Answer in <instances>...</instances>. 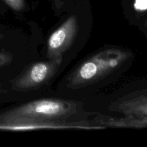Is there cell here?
I'll return each instance as SVG.
<instances>
[{"mask_svg":"<svg viewBox=\"0 0 147 147\" xmlns=\"http://www.w3.org/2000/svg\"><path fill=\"white\" fill-rule=\"evenodd\" d=\"M131 53L120 48H109L96 53L79 65L70 75L67 87L78 89L95 83L121 66Z\"/></svg>","mask_w":147,"mask_h":147,"instance_id":"cell-1","label":"cell"},{"mask_svg":"<svg viewBox=\"0 0 147 147\" xmlns=\"http://www.w3.org/2000/svg\"><path fill=\"white\" fill-rule=\"evenodd\" d=\"M78 105L71 100L42 98L11 109L0 114V119H27L45 121H60L78 112Z\"/></svg>","mask_w":147,"mask_h":147,"instance_id":"cell-2","label":"cell"},{"mask_svg":"<svg viewBox=\"0 0 147 147\" xmlns=\"http://www.w3.org/2000/svg\"><path fill=\"white\" fill-rule=\"evenodd\" d=\"M63 62V57L49 59L47 61L33 63L22 76L14 80L11 88L14 90H30L42 86L54 76Z\"/></svg>","mask_w":147,"mask_h":147,"instance_id":"cell-3","label":"cell"},{"mask_svg":"<svg viewBox=\"0 0 147 147\" xmlns=\"http://www.w3.org/2000/svg\"><path fill=\"white\" fill-rule=\"evenodd\" d=\"M106 129L101 126H93L86 122L45 121L27 119H0V131H24L40 129H83L96 130Z\"/></svg>","mask_w":147,"mask_h":147,"instance_id":"cell-4","label":"cell"},{"mask_svg":"<svg viewBox=\"0 0 147 147\" xmlns=\"http://www.w3.org/2000/svg\"><path fill=\"white\" fill-rule=\"evenodd\" d=\"M77 30V18L74 15L70 16L49 37L47 42V58L63 57V55L74 40Z\"/></svg>","mask_w":147,"mask_h":147,"instance_id":"cell-5","label":"cell"},{"mask_svg":"<svg viewBox=\"0 0 147 147\" xmlns=\"http://www.w3.org/2000/svg\"><path fill=\"white\" fill-rule=\"evenodd\" d=\"M116 110L125 116H147V86L134 90L119 100Z\"/></svg>","mask_w":147,"mask_h":147,"instance_id":"cell-6","label":"cell"},{"mask_svg":"<svg viewBox=\"0 0 147 147\" xmlns=\"http://www.w3.org/2000/svg\"><path fill=\"white\" fill-rule=\"evenodd\" d=\"M98 124L103 127L133 128L144 129L147 128V116H125L122 118L103 117L98 121Z\"/></svg>","mask_w":147,"mask_h":147,"instance_id":"cell-7","label":"cell"},{"mask_svg":"<svg viewBox=\"0 0 147 147\" xmlns=\"http://www.w3.org/2000/svg\"><path fill=\"white\" fill-rule=\"evenodd\" d=\"M13 55L8 52H0V67H4L12 62Z\"/></svg>","mask_w":147,"mask_h":147,"instance_id":"cell-8","label":"cell"},{"mask_svg":"<svg viewBox=\"0 0 147 147\" xmlns=\"http://www.w3.org/2000/svg\"><path fill=\"white\" fill-rule=\"evenodd\" d=\"M134 6L137 10H146L147 9V0H136Z\"/></svg>","mask_w":147,"mask_h":147,"instance_id":"cell-9","label":"cell"},{"mask_svg":"<svg viewBox=\"0 0 147 147\" xmlns=\"http://www.w3.org/2000/svg\"><path fill=\"white\" fill-rule=\"evenodd\" d=\"M4 92H6L5 89H4L2 84H1V83H0V95H1V94H2V93H4Z\"/></svg>","mask_w":147,"mask_h":147,"instance_id":"cell-10","label":"cell"},{"mask_svg":"<svg viewBox=\"0 0 147 147\" xmlns=\"http://www.w3.org/2000/svg\"><path fill=\"white\" fill-rule=\"evenodd\" d=\"M4 34H1V33H0V40H3V39H4Z\"/></svg>","mask_w":147,"mask_h":147,"instance_id":"cell-11","label":"cell"}]
</instances>
